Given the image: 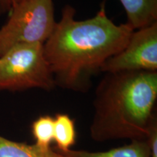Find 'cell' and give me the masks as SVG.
Segmentation results:
<instances>
[{"instance_id": "obj_7", "label": "cell", "mask_w": 157, "mask_h": 157, "mask_svg": "<svg viewBox=\"0 0 157 157\" xmlns=\"http://www.w3.org/2000/svg\"><path fill=\"white\" fill-rule=\"evenodd\" d=\"M62 154L68 157H151L150 148L146 139L132 140L129 144L105 151L70 149Z\"/></svg>"}, {"instance_id": "obj_8", "label": "cell", "mask_w": 157, "mask_h": 157, "mask_svg": "<svg viewBox=\"0 0 157 157\" xmlns=\"http://www.w3.org/2000/svg\"><path fill=\"white\" fill-rule=\"evenodd\" d=\"M0 157H68L52 148L45 149L36 144L15 142L0 135Z\"/></svg>"}, {"instance_id": "obj_12", "label": "cell", "mask_w": 157, "mask_h": 157, "mask_svg": "<svg viewBox=\"0 0 157 157\" xmlns=\"http://www.w3.org/2000/svg\"><path fill=\"white\" fill-rule=\"evenodd\" d=\"M13 6V0H0V14L10 13Z\"/></svg>"}, {"instance_id": "obj_4", "label": "cell", "mask_w": 157, "mask_h": 157, "mask_svg": "<svg viewBox=\"0 0 157 157\" xmlns=\"http://www.w3.org/2000/svg\"><path fill=\"white\" fill-rule=\"evenodd\" d=\"M56 23L52 0H23L0 29V56L17 44H44Z\"/></svg>"}, {"instance_id": "obj_1", "label": "cell", "mask_w": 157, "mask_h": 157, "mask_svg": "<svg viewBox=\"0 0 157 157\" xmlns=\"http://www.w3.org/2000/svg\"><path fill=\"white\" fill-rule=\"evenodd\" d=\"M75 13L71 5L63 8L43 50L56 87L86 93L93 76L124 48L134 30L126 23H113L104 3L91 18L77 21Z\"/></svg>"}, {"instance_id": "obj_10", "label": "cell", "mask_w": 157, "mask_h": 157, "mask_svg": "<svg viewBox=\"0 0 157 157\" xmlns=\"http://www.w3.org/2000/svg\"><path fill=\"white\" fill-rule=\"evenodd\" d=\"M31 133L35 139V144L41 148L48 149L54 141V117L42 115L33 121Z\"/></svg>"}, {"instance_id": "obj_2", "label": "cell", "mask_w": 157, "mask_h": 157, "mask_svg": "<svg viewBox=\"0 0 157 157\" xmlns=\"http://www.w3.org/2000/svg\"><path fill=\"white\" fill-rule=\"evenodd\" d=\"M157 99V71L105 73L95 89L90 127L96 142L146 139Z\"/></svg>"}, {"instance_id": "obj_5", "label": "cell", "mask_w": 157, "mask_h": 157, "mask_svg": "<svg viewBox=\"0 0 157 157\" xmlns=\"http://www.w3.org/2000/svg\"><path fill=\"white\" fill-rule=\"evenodd\" d=\"M157 71V22L135 30L120 52L107 60L101 72Z\"/></svg>"}, {"instance_id": "obj_9", "label": "cell", "mask_w": 157, "mask_h": 157, "mask_svg": "<svg viewBox=\"0 0 157 157\" xmlns=\"http://www.w3.org/2000/svg\"><path fill=\"white\" fill-rule=\"evenodd\" d=\"M75 123L66 113H58L54 117V141L58 151L64 153L70 150L76 143Z\"/></svg>"}, {"instance_id": "obj_6", "label": "cell", "mask_w": 157, "mask_h": 157, "mask_svg": "<svg viewBox=\"0 0 157 157\" xmlns=\"http://www.w3.org/2000/svg\"><path fill=\"white\" fill-rule=\"evenodd\" d=\"M126 12L127 24L137 30L157 22V0H120Z\"/></svg>"}, {"instance_id": "obj_3", "label": "cell", "mask_w": 157, "mask_h": 157, "mask_svg": "<svg viewBox=\"0 0 157 157\" xmlns=\"http://www.w3.org/2000/svg\"><path fill=\"white\" fill-rule=\"evenodd\" d=\"M56 87L43 44H17L0 56V91H51Z\"/></svg>"}, {"instance_id": "obj_13", "label": "cell", "mask_w": 157, "mask_h": 157, "mask_svg": "<svg viewBox=\"0 0 157 157\" xmlns=\"http://www.w3.org/2000/svg\"><path fill=\"white\" fill-rule=\"evenodd\" d=\"M23 0H13V6H12V7H14L15 5H17V4L21 2H22Z\"/></svg>"}, {"instance_id": "obj_11", "label": "cell", "mask_w": 157, "mask_h": 157, "mask_svg": "<svg viewBox=\"0 0 157 157\" xmlns=\"http://www.w3.org/2000/svg\"><path fill=\"white\" fill-rule=\"evenodd\" d=\"M146 140L151 151V157H157V124L156 118L149 127Z\"/></svg>"}]
</instances>
